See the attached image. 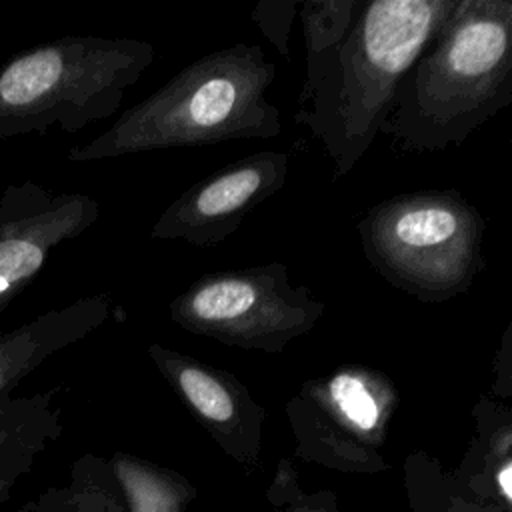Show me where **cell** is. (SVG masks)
<instances>
[{
  "label": "cell",
  "instance_id": "cell-8",
  "mask_svg": "<svg viewBox=\"0 0 512 512\" xmlns=\"http://www.w3.org/2000/svg\"><path fill=\"white\" fill-rule=\"evenodd\" d=\"M100 216L84 192H52L32 180L0 196V314L40 274L50 252L86 232Z\"/></svg>",
  "mask_w": 512,
  "mask_h": 512
},
{
  "label": "cell",
  "instance_id": "cell-10",
  "mask_svg": "<svg viewBox=\"0 0 512 512\" xmlns=\"http://www.w3.org/2000/svg\"><path fill=\"white\" fill-rule=\"evenodd\" d=\"M148 358L184 404L222 442H236L244 432L258 426L262 408L232 372L162 344H150Z\"/></svg>",
  "mask_w": 512,
  "mask_h": 512
},
{
  "label": "cell",
  "instance_id": "cell-12",
  "mask_svg": "<svg viewBox=\"0 0 512 512\" xmlns=\"http://www.w3.org/2000/svg\"><path fill=\"white\" fill-rule=\"evenodd\" d=\"M58 390L0 398V506L46 444L60 434V410L54 404Z\"/></svg>",
  "mask_w": 512,
  "mask_h": 512
},
{
  "label": "cell",
  "instance_id": "cell-14",
  "mask_svg": "<svg viewBox=\"0 0 512 512\" xmlns=\"http://www.w3.org/2000/svg\"><path fill=\"white\" fill-rule=\"evenodd\" d=\"M112 468L132 512H180L182 488L166 472L126 454H118Z\"/></svg>",
  "mask_w": 512,
  "mask_h": 512
},
{
  "label": "cell",
  "instance_id": "cell-6",
  "mask_svg": "<svg viewBox=\"0 0 512 512\" xmlns=\"http://www.w3.org/2000/svg\"><path fill=\"white\" fill-rule=\"evenodd\" d=\"M168 310L172 322L190 334L280 354L320 322L324 302L292 284L286 264L270 262L206 272L172 298Z\"/></svg>",
  "mask_w": 512,
  "mask_h": 512
},
{
  "label": "cell",
  "instance_id": "cell-11",
  "mask_svg": "<svg viewBox=\"0 0 512 512\" xmlns=\"http://www.w3.org/2000/svg\"><path fill=\"white\" fill-rule=\"evenodd\" d=\"M112 308V296L100 292L52 308L10 332H2L0 398L10 396V392L46 358L100 328L110 318Z\"/></svg>",
  "mask_w": 512,
  "mask_h": 512
},
{
  "label": "cell",
  "instance_id": "cell-2",
  "mask_svg": "<svg viewBox=\"0 0 512 512\" xmlns=\"http://www.w3.org/2000/svg\"><path fill=\"white\" fill-rule=\"evenodd\" d=\"M274 76L276 64L258 44L216 48L124 110L94 140L70 148L66 158L94 162L166 148L274 138L282 132L280 110L266 98Z\"/></svg>",
  "mask_w": 512,
  "mask_h": 512
},
{
  "label": "cell",
  "instance_id": "cell-3",
  "mask_svg": "<svg viewBox=\"0 0 512 512\" xmlns=\"http://www.w3.org/2000/svg\"><path fill=\"white\" fill-rule=\"evenodd\" d=\"M456 0H374L338 48L312 98L294 114L346 176L390 116L400 82L430 44Z\"/></svg>",
  "mask_w": 512,
  "mask_h": 512
},
{
  "label": "cell",
  "instance_id": "cell-18",
  "mask_svg": "<svg viewBox=\"0 0 512 512\" xmlns=\"http://www.w3.org/2000/svg\"><path fill=\"white\" fill-rule=\"evenodd\" d=\"M496 482L500 486V492L506 500H512V462L510 458H506L498 470H496Z\"/></svg>",
  "mask_w": 512,
  "mask_h": 512
},
{
  "label": "cell",
  "instance_id": "cell-17",
  "mask_svg": "<svg viewBox=\"0 0 512 512\" xmlns=\"http://www.w3.org/2000/svg\"><path fill=\"white\" fill-rule=\"evenodd\" d=\"M512 326H508L502 334L498 352H496V360H494V372L498 376V382L502 386H510L512 380Z\"/></svg>",
  "mask_w": 512,
  "mask_h": 512
},
{
  "label": "cell",
  "instance_id": "cell-1",
  "mask_svg": "<svg viewBox=\"0 0 512 512\" xmlns=\"http://www.w3.org/2000/svg\"><path fill=\"white\" fill-rule=\"evenodd\" d=\"M512 104V2L456 0L380 132L404 152L460 146Z\"/></svg>",
  "mask_w": 512,
  "mask_h": 512
},
{
  "label": "cell",
  "instance_id": "cell-9",
  "mask_svg": "<svg viewBox=\"0 0 512 512\" xmlns=\"http://www.w3.org/2000/svg\"><path fill=\"white\" fill-rule=\"evenodd\" d=\"M400 402L394 380L366 364H342L306 380L288 410L306 430H318L326 446L368 450L384 440Z\"/></svg>",
  "mask_w": 512,
  "mask_h": 512
},
{
  "label": "cell",
  "instance_id": "cell-5",
  "mask_svg": "<svg viewBox=\"0 0 512 512\" xmlns=\"http://www.w3.org/2000/svg\"><path fill=\"white\" fill-rule=\"evenodd\" d=\"M356 230L376 274L422 304L468 292L486 268V220L454 188L390 196L374 204Z\"/></svg>",
  "mask_w": 512,
  "mask_h": 512
},
{
  "label": "cell",
  "instance_id": "cell-4",
  "mask_svg": "<svg viewBox=\"0 0 512 512\" xmlns=\"http://www.w3.org/2000/svg\"><path fill=\"white\" fill-rule=\"evenodd\" d=\"M154 56L150 42L100 36H64L16 54L0 66V138L76 134L112 118Z\"/></svg>",
  "mask_w": 512,
  "mask_h": 512
},
{
  "label": "cell",
  "instance_id": "cell-16",
  "mask_svg": "<svg viewBox=\"0 0 512 512\" xmlns=\"http://www.w3.org/2000/svg\"><path fill=\"white\" fill-rule=\"evenodd\" d=\"M300 2L302 0H260L250 16L258 30L264 34V38L284 58H290L288 38Z\"/></svg>",
  "mask_w": 512,
  "mask_h": 512
},
{
  "label": "cell",
  "instance_id": "cell-13",
  "mask_svg": "<svg viewBox=\"0 0 512 512\" xmlns=\"http://www.w3.org/2000/svg\"><path fill=\"white\" fill-rule=\"evenodd\" d=\"M362 0H302L300 20L304 30V82L300 90V106L312 98L316 84L328 72L338 48L346 40L350 28L362 12Z\"/></svg>",
  "mask_w": 512,
  "mask_h": 512
},
{
  "label": "cell",
  "instance_id": "cell-15",
  "mask_svg": "<svg viewBox=\"0 0 512 512\" xmlns=\"http://www.w3.org/2000/svg\"><path fill=\"white\" fill-rule=\"evenodd\" d=\"M22 512H106V500L104 492L88 482L86 464L80 462L68 488L46 492Z\"/></svg>",
  "mask_w": 512,
  "mask_h": 512
},
{
  "label": "cell",
  "instance_id": "cell-7",
  "mask_svg": "<svg viewBox=\"0 0 512 512\" xmlns=\"http://www.w3.org/2000/svg\"><path fill=\"white\" fill-rule=\"evenodd\" d=\"M290 154L260 150L200 178L170 202L152 224L150 240H182L208 248L228 240L288 182Z\"/></svg>",
  "mask_w": 512,
  "mask_h": 512
}]
</instances>
